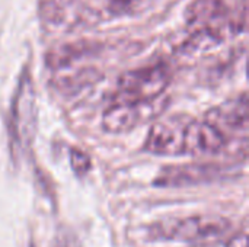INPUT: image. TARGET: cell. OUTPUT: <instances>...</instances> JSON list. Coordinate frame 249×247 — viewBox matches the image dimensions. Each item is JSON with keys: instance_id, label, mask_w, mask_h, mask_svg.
<instances>
[{"instance_id": "8", "label": "cell", "mask_w": 249, "mask_h": 247, "mask_svg": "<svg viewBox=\"0 0 249 247\" xmlns=\"http://www.w3.org/2000/svg\"><path fill=\"white\" fill-rule=\"evenodd\" d=\"M34 93L28 82L20 84L15 105V127L20 140H29V134L34 132Z\"/></svg>"}, {"instance_id": "2", "label": "cell", "mask_w": 249, "mask_h": 247, "mask_svg": "<svg viewBox=\"0 0 249 247\" xmlns=\"http://www.w3.org/2000/svg\"><path fill=\"white\" fill-rule=\"evenodd\" d=\"M231 229L229 220L214 214L193 215L181 220H169L155 227V237L188 243L213 242L225 236Z\"/></svg>"}, {"instance_id": "9", "label": "cell", "mask_w": 249, "mask_h": 247, "mask_svg": "<svg viewBox=\"0 0 249 247\" xmlns=\"http://www.w3.org/2000/svg\"><path fill=\"white\" fill-rule=\"evenodd\" d=\"M70 162H71V167L76 173L83 175L85 172L89 170L90 167V160L88 157V154H85L80 150H73L71 156H70Z\"/></svg>"}, {"instance_id": "6", "label": "cell", "mask_w": 249, "mask_h": 247, "mask_svg": "<svg viewBox=\"0 0 249 247\" xmlns=\"http://www.w3.org/2000/svg\"><path fill=\"white\" fill-rule=\"evenodd\" d=\"M207 122L216 127L225 137L226 134H238L242 132L247 135L249 121V105L248 96L242 95L238 99H232L213 111L207 115Z\"/></svg>"}, {"instance_id": "1", "label": "cell", "mask_w": 249, "mask_h": 247, "mask_svg": "<svg viewBox=\"0 0 249 247\" xmlns=\"http://www.w3.org/2000/svg\"><path fill=\"white\" fill-rule=\"evenodd\" d=\"M171 80L169 68L165 64H155L124 73L117 86L114 102L147 103L156 100L166 90Z\"/></svg>"}, {"instance_id": "5", "label": "cell", "mask_w": 249, "mask_h": 247, "mask_svg": "<svg viewBox=\"0 0 249 247\" xmlns=\"http://www.w3.org/2000/svg\"><path fill=\"white\" fill-rule=\"evenodd\" d=\"M226 146V137L210 122L190 119L184 134V154H214Z\"/></svg>"}, {"instance_id": "7", "label": "cell", "mask_w": 249, "mask_h": 247, "mask_svg": "<svg viewBox=\"0 0 249 247\" xmlns=\"http://www.w3.org/2000/svg\"><path fill=\"white\" fill-rule=\"evenodd\" d=\"M222 176V172L216 166L210 165H187L168 167L162 172L160 178L156 181L160 186H184L201 182L214 181Z\"/></svg>"}, {"instance_id": "10", "label": "cell", "mask_w": 249, "mask_h": 247, "mask_svg": "<svg viewBox=\"0 0 249 247\" xmlns=\"http://www.w3.org/2000/svg\"><path fill=\"white\" fill-rule=\"evenodd\" d=\"M226 247H248V236H247V233L242 231V233H238L236 236H233L228 242V246Z\"/></svg>"}, {"instance_id": "3", "label": "cell", "mask_w": 249, "mask_h": 247, "mask_svg": "<svg viewBox=\"0 0 249 247\" xmlns=\"http://www.w3.org/2000/svg\"><path fill=\"white\" fill-rule=\"evenodd\" d=\"M190 119L171 116L156 121L147 135L144 148L156 156H181L184 154V134Z\"/></svg>"}, {"instance_id": "4", "label": "cell", "mask_w": 249, "mask_h": 247, "mask_svg": "<svg viewBox=\"0 0 249 247\" xmlns=\"http://www.w3.org/2000/svg\"><path fill=\"white\" fill-rule=\"evenodd\" d=\"M158 100L147 103H123L114 102L102 115V127L105 131L120 134L133 130L143 121L159 114Z\"/></svg>"}]
</instances>
